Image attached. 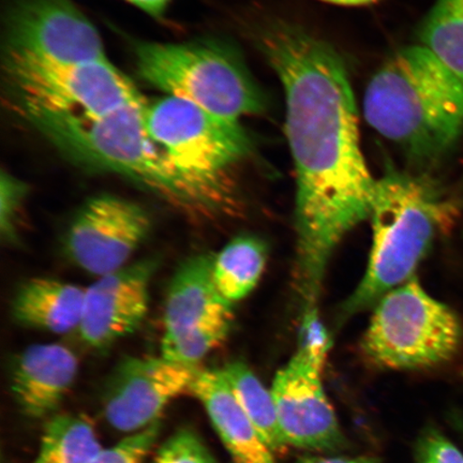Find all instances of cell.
<instances>
[{"label":"cell","instance_id":"6da1fadb","mask_svg":"<svg viewBox=\"0 0 463 463\" xmlns=\"http://www.w3.org/2000/svg\"><path fill=\"white\" fill-rule=\"evenodd\" d=\"M260 45L285 90L298 281L306 307H314L335 247L369 219L378 179L364 160L354 92L334 49L286 24L266 28Z\"/></svg>","mask_w":463,"mask_h":463},{"label":"cell","instance_id":"7a4b0ae2","mask_svg":"<svg viewBox=\"0 0 463 463\" xmlns=\"http://www.w3.org/2000/svg\"><path fill=\"white\" fill-rule=\"evenodd\" d=\"M146 103L132 104L102 118L24 115L73 164L129 178L189 216L215 215L227 201L228 188L191 175L170 158L146 128Z\"/></svg>","mask_w":463,"mask_h":463},{"label":"cell","instance_id":"3957f363","mask_svg":"<svg viewBox=\"0 0 463 463\" xmlns=\"http://www.w3.org/2000/svg\"><path fill=\"white\" fill-rule=\"evenodd\" d=\"M364 116L411 159L430 164L463 129V83L421 44L393 54L364 91Z\"/></svg>","mask_w":463,"mask_h":463},{"label":"cell","instance_id":"277c9868","mask_svg":"<svg viewBox=\"0 0 463 463\" xmlns=\"http://www.w3.org/2000/svg\"><path fill=\"white\" fill-rule=\"evenodd\" d=\"M453 203L430 179L389 171L376 182L369 219L373 245L360 285L344 305L345 317L375 305L412 279L437 236L453 225Z\"/></svg>","mask_w":463,"mask_h":463},{"label":"cell","instance_id":"5b68a950","mask_svg":"<svg viewBox=\"0 0 463 463\" xmlns=\"http://www.w3.org/2000/svg\"><path fill=\"white\" fill-rule=\"evenodd\" d=\"M138 77L166 96L195 104L232 123L256 115L265 98L241 58L217 43H138Z\"/></svg>","mask_w":463,"mask_h":463},{"label":"cell","instance_id":"8992f818","mask_svg":"<svg viewBox=\"0 0 463 463\" xmlns=\"http://www.w3.org/2000/svg\"><path fill=\"white\" fill-rule=\"evenodd\" d=\"M462 335L454 310L428 294L413 277L375 304L362 351L376 367L430 369L453 360Z\"/></svg>","mask_w":463,"mask_h":463},{"label":"cell","instance_id":"52a82bcc","mask_svg":"<svg viewBox=\"0 0 463 463\" xmlns=\"http://www.w3.org/2000/svg\"><path fill=\"white\" fill-rule=\"evenodd\" d=\"M4 77L23 114L102 118L145 102L131 80L109 61L67 63L7 51Z\"/></svg>","mask_w":463,"mask_h":463},{"label":"cell","instance_id":"ba28073f","mask_svg":"<svg viewBox=\"0 0 463 463\" xmlns=\"http://www.w3.org/2000/svg\"><path fill=\"white\" fill-rule=\"evenodd\" d=\"M331 347L317 310L307 311L297 352L275 375L270 392L289 447L335 451L344 434L323 384V370Z\"/></svg>","mask_w":463,"mask_h":463},{"label":"cell","instance_id":"9c48e42d","mask_svg":"<svg viewBox=\"0 0 463 463\" xmlns=\"http://www.w3.org/2000/svg\"><path fill=\"white\" fill-rule=\"evenodd\" d=\"M150 137L191 175L225 186V174L247 157L251 141L241 123L218 118L181 98L165 96L144 109Z\"/></svg>","mask_w":463,"mask_h":463},{"label":"cell","instance_id":"30bf717a","mask_svg":"<svg viewBox=\"0 0 463 463\" xmlns=\"http://www.w3.org/2000/svg\"><path fill=\"white\" fill-rule=\"evenodd\" d=\"M152 230L144 208L111 194L85 202L63 239V250L74 265L103 277L126 268Z\"/></svg>","mask_w":463,"mask_h":463},{"label":"cell","instance_id":"8fae6325","mask_svg":"<svg viewBox=\"0 0 463 463\" xmlns=\"http://www.w3.org/2000/svg\"><path fill=\"white\" fill-rule=\"evenodd\" d=\"M8 51L67 63L109 61L99 33L71 0H22L9 17Z\"/></svg>","mask_w":463,"mask_h":463},{"label":"cell","instance_id":"7c38bea8","mask_svg":"<svg viewBox=\"0 0 463 463\" xmlns=\"http://www.w3.org/2000/svg\"><path fill=\"white\" fill-rule=\"evenodd\" d=\"M199 372L162 356L127 358L115 369L104 395L109 424L129 434L156 424L174 399L191 392Z\"/></svg>","mask_w":463,"mask_h":463},{"label":"cell","instance_id":"4fadbf2b","mask_svg":"<svg viewBox=\"0 0 463 463\" xmlns=\"http://www.w3.org/2000/svg\"><path fill=\"white\" fill-rule=\"evenodd\" d=\"M155 260L126 266L100 277L85 289L79 332L84 343L104 350L136 332L146 317Z\"/></svg>","mask_w":463,"mask_h":463},{"label":"cell","instance_id":"5bb4252c","mask_svg":"<svg viewBox=\"0 0 463 463\" xmlns=\"http://www.w3.org/2000/svg\"><path fill=\"white\" fill-rule=\"evenodd\" d=\"M79 360L61 345H33L17 358L11 390L23 412L33 419L50 415L71 391Z\"/></svg>","mask_w":463,"mask_h":463},{"label":"cell","instance_id":"9a60e30c","mask_svg":"<svg viewBox=\"0 0 463 463\" xmlns=\"http://www.w3.org/2000/svg\"><path fill=\"white\" fill-rule=\"evenodd\" d=\"M190 393L204 407L236 463H276L273 451L236 401L222 369H200Z\"/></svg>","mask_w":463,"mask_h":463},{"label":"cell","instance_id":"2e32d148","mask_svg":"<svg viewBox=\"0 0 463 463\" xmlns=\"http://www.w3.org/2000/svg\"><path fill=\"white\" fill-rule=\"evenodd\" d=\"M211 254L190 258L174 275L167 291L164 339L175 337L208 318L231 315L232 304L218 292Z\"/></svg>","mask_w":463,"mask_h":463},{"label":"cell","instance_id":"e0dca14e","mask_svg":"<svg viewBox=\"0 0 463 463\" xmlns=\"http://www.w3.org/2000/svg\"><path fill=\"white\" fill-rule=\"evenodd\" d=\"M85 289L71 283L33 278L17 291L14 320L23 326L54 334L71 333L82 320Z\"/></svg>","mask_w":463,"mask_h":463},{"label":"cell","instance_id":"ac0fdd59","mask_svg":"<svg viewBox=\"0 0 463 463\" xmlns=\"http://www.w3.org/2000/svg\"><path fill=\"white\" fill-rule=\"evenodd\" d=\"M268 249L251 235L232 240L213 259V280L218 292L233 305L257 287L265 269Z\"/></svg>","mask_w":463,"mask_h":463},{"label":"cell","instance_id":"d6986e66","mask_svg":"<svg viewBox=\"0 0 463 463\" xmlns=\"http://www.w3.org/2000/svg\"><path fill=\"white\" fill-rule=\"evenodd\" d=\"M236 401L274 454H285L289 445L283 434L270 390H266L252 370L241 362L222 369Z\"/></svg>","mask_w":463,"mask_h":463},{"label":"cell","instance_id":"ffe728a7","mask_svg":"<svg viewBox=\"0 0 463 463\" xmlns=\"http://www.w3.org/2000/svg\"><path fill=\"white\" fill-rule=\"evenodd\" d=\"M101 450L89 419L83 415H56L44 428L33 463H90Z\"/></svg>","mask_w":463,"mask_h":463},{"label":"cell","instance_id":"44dd1931","mask_svg":"<svg viewBox=\"0 0 463 463\" xmlns=\"http://www.w3.org/2000/svg\"><path fill=\"white\" fill-rule=\"evenodd\" d=\"M420 39L463 83V0H437L422 22Z\"/></svg>","mask_w":463,"mask_h":463},{"label":"cell","instance_id":"7402d4cb","mask_svg":"<svg viewBox=\"0 0 463 463\" xmlns=\"http://www.w3.org/2000/svg\"><path fill=\"white\" fill-rule=\"evenodd\" d=\"M233 315L208 318L175 337L162 339V357L174 363L198 367V364L223 343L231 331Z\"/></svg>","mask_w":463,"mask_h":463},{"label":"cell","instance_id":"603a6c76","mask_svg":"<svg viewBox=\"0 0 463 463\" xmlns=\"http://www.w3.org/2000/svg\"><path fill=\"white\" fill-rule=\"evenodd\" d=\"M28 187L11 174L3 171L0 178V232L8 244L17 241V222Z\"/></svg>","mask_w":463,"mask_h":463},{"label":"cell","instance_id":"cb8c5ba5","mask_svg":"<svg viewBox=\"0 0 463 463\" xmlns=\"http://www.w3.org/2000/svg\"><path fill=\"white\" fill-rule=\"evenodd\" d=\"M159 421L141 431L129 434L114 447L102 449L90 463H143L157 441Z\"/></svg>","mask_w":463,"mask_h":463},{"label":"cell","instance_id":"d4e9b609","mask_svg":"<svg viewBox=\"0 0 463 463\" xmlns=\"http://www.w3.org/2000/svg\"><path fill=\"white\" fill-rule=\"evenodd\" d=\"M154 463H216V461L194 431L181 430L162 445Z\"/></svg>","mask_w":463,"mask_h":463},{"label":"cell","instance_id":"484cf974","mask_svg":"<svg viewBox=\"0 0 463 463\" xmlns=\"http://www.w3.org/2000/svg\"><path fill=\"white\" fill-rule=\"evenodd\" d=\"M416 459L418 463H463V454L443 434L430 431L420 439Z\"/></svg>","mask_w":463,"mask_h":463},{"label":"cell","instance_id":"4316f807","mask_svg":"<svg viewBox=\"0 0 463 463\" xmlns=\"http://www.w3.org/2000/svg\"><path fill=\"white\" fill-rule=\"evenodd\" d=\"M155 19L164 16L171 0H126Z\"/></svg>","mask_w":463,"mask_h":463},{"label":"cell","instance_id":"83f0119b","mask_svg":"<svg viewBox=\"0 0 463 463\" xmlns=\"http://www.w3.org/2000/svg\"><path fill=\"white\" fill-rule=\"evenodd\" d=\"M297 463H379L373 456L357 457H305Z\"/></svg>","mask_w":463,"mask_h":463},{"label":"cell","instance_id":"f1b7e54d","mask_svg":"<svg viewBox=\"0 0 463 463\" xmlns=\"http://www.w3.org/2000/svg\"><path fill=\"white\" fill-rule=\"evenodd\" d=\"M323 2L340 5H364L378 2V0H323Z\"/></svg>","mask_w":463,"mask_h":463}]
</instances>
